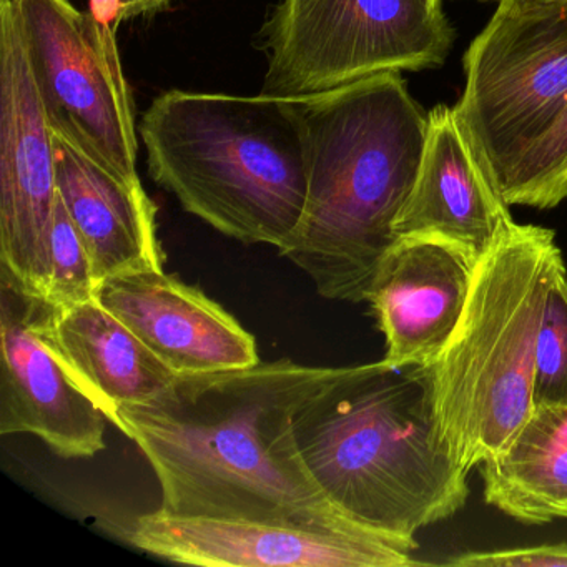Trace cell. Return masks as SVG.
<instances>
[{
    "instance_id": "cell-15",
    "label": "cell",
    "mask_w": 567,
    "mask_h": 567,
    "mask_svg": "<svg viewBox=\"0 0 567 567\" xmlns=\"http://www.w3.org/2000/svg\"><path fill=\"white\" fill-rule=\"evenodd\" d=\"M55 184L81 231L99 280L135 271L164 270L157 205L54 134Z\"/></svg>"
},
{
    "instance_id": "cell-10",
    "label": "cell",
    "mask_w": 567,
    "mask_h": 567,
    "mask_svg": "<svg viewBox=\"0 0 567 567\" xmlns=\"http://www.w3.org/2000/svg\"><path fill=\"white\" fill-rule=\"evenodd\" d=\"M131 543L172 563L205 567H410L416 540L360 526L331 527L254 517H137Z\"/></svg>"
},
{
    "instance_id": "cell-3",
    "label": "cell",
    "mask_w": 567,
    "mask_h": 567,
    "mask_svg": "<svg viewBox=\"0 0 567 567\" xmlns=\"http://www.w3.org/2000/svg\"><path fill=\"white\" fill-rule=\"evenodd\" d=\"M293 433L315 484L364 529L416 540L466 504L467 473L437 433L430 364L331 368Z\"/></svg>"
},
{
    "instance_id": "cell-11",
    "label": "cell",
    "mask_w": 567,
    "mask_h": 567,
    "mask_svg": "<svg viewBox=\"0 0 567 567\" xmlns=\"http://www.w3.org/2000/svg\"><path fill=\"white\" fill-rule=\"evenodd\" d=\"M54 305L0 267V434H32L62 457L105 450L109 420L49 341Z\"/></svg>"
},
{
    "instance_id": "cell-8",
    "label": "cell",
    "mask_w": 567,
    "mask_h": 567,
    "mask_svg": "<svg viewBox=\"0 0 567 567\" xmlns=\"http://www.w3.org/2000/svg\"><path fill=\"white\" fill-rule=\"evenodd\" d=\"M12 8L49 127L114 177L141 185L117 29L71 0H12Z\"/></svg>"
},
{
    "instance_id": "cell-20",
    "label": "cell",
    "mask_w": 567,
    "mask_h": 567,
    "mask_svg": "<svg viewBox=\"0 0 567 567\" xmlns=\"http://www.w3.org/2000/svg\"><path fill=\"white\" fill-rule=\"evenodd\" d=\"M534 406L567 404V270L550 285L537 338Z\"/></svg>"
},
{
    "instance_id": "cell-5",
    "label": "cell",
    "mask_w": 567,
    "mask_h": 567,
    "mask_svg": "<svg viewBox=\"0 0 567 567\" xmlns=\"http://www.w3.org/2000/svg\"><path fill=\"white\" fill-rule=\"evenodd\" d=\"M566 267L556 234L514 225L477 258L463 317L430 364L437 433L466 473L499 453L534 411L537 338Z\"/></svg>"
},
{
    "instance_id": "cell-4",
    "label": "cell",
    "mask_w": 567,
    "mask_h": 567,
    "mask_svg": "<svg viewBox=\"0 0 567 567\" xmlns=\"http://www.w3.org/2000/svg\"><path fill=\"white\" fill-rule=\"evenodd\" d=\"M155 184L244 244L280 250L300 224L308 177L290 102L168 91L142 117Z\"/></svg>"
},
{
    "instance_id": "cell-24",
    "label": "cell",
    "mask_w": 567,
    "mask_h": 567,
    "mask_svg": "<svg viewBox=\"0 0 567 567\" xmlns=\"http://www.w3.org/2000/svg\"><path fill=\"white\" fill-rule=\"evenodd\" d=\"M480 2H499V0H480Z\"/></svg>"
},
{
    "instance_id": "cell-7",
    "label": "cell",
    "mask_w": 567,
    "mask_h": 567,
    "mask_svg": "<svg viewBox=\"0 0 567 567\" xmlns=\"http://www.w3.org/2000/svg\"><path fill=\"white\" fill-rule=\"evenodd\" d=\"M454 105L494 181L567 111V0H499L464 54Z\"/></svg>"
},
{
    "instance_id": "cell-9",
    "label": "cell",
    "mask_w": 567,
    "mask_h": 567,
    "mask_svg": "<svg viewBox=\"0 0 567 567\" xmlns=\"http://www.w3.org/2000/svg\"><path fill=\"white\" fill-rule=\"evenodd\" d=\"M55 148L12 0H0V267L48 297Z\"/></svg>"
},
{
    "instance_id": "cell-16",
    "label": "cell",
    "mask_w": 567,
    "mask_h": 567,
    "mask_svg": "<svg viewBox=\"0 0 567 567\" xmlns=\"http://www.w3.org/2000/svg\"><path fill=\"white\" fill-rule=\"evenodd\" d=\"M49 341L69 377L109 423L118 408L151 403L178 378L97 298L54 307Z\"/></svg>"
},
{
    "instance_id": "cell-17",
    "label": "cell",
    "mask_w": 567,
    "mask_h": 567,
    "mask_svg": "<svg viewBox=\"0 0 567 567\" xmlns=\"http://www.w3.org/2000/svg\"><path fill=\"white\" fill-rule=\"evenodd\" d=\"M481 476L486 503L517 523L567 519V404L534 408Z\"/></svg>"
},
{
    "instance_id": "cell-12",
    "label": "cell",
    "mask_w": 567,
    "mask_h": 567,
    "mask_svg": "<svg viewBox=\"0 0 567 567\" xmlns=\"http://www.w3.org/2000/svg\"><path fill=\"white\" fill-rule=\"evenodd\" d=\"M477 258L446 238H398L367 297L386 341V363L437 360L463 317Z\"/></svg>"
},
{
    "instance_id": "cell-23",
    "label": "cell",
    "mask_w": 567,
    "mask_h": 567,
    "mask_svg": "<svg viewBox=\"0 0 567 567\" xmlns=\"http://www.w3.org/2000/svg\"><path fill=\"white\" fill-rule=\"evenodd\" d=\"M424 2H426V4L430 6V8L443 9L441 8V2H443V0H424Z\"/></svg>"
},
{
    "instance_id": "cell-19",
    "label": "cell",
    "mask_w": 567,
    "mask_h": 567,
    "mask_svg": "<svg viewBox=\"0 0 567 567\" xmlns=\"http://www.w3.org/2000/svg\"><path fill=\"white\" fill-rule=\"evenodd\" d=\"M99 280L91 251L75 227L62 198L55 197L51 231V277L48 300L68 308L97 298Z\"/></svg>"
},
{
    "instance_id": "cell-2",
    "label": "cell",
    "mask_w": 567,
    "mask_h": 567,
    "mask_svg": "<svg viewBox=\"0 0 567 567\" xmlns=\"http://www.w3.org/2000/svg\"><path fill=\"white\" fill-rule=\"evenodd\" d=\"M290 102L300 125L308 190L303 215L280 254L318 295L361 303L413 190L427 114L400 72L373 75Z\"/></svg>"
},
{
    "instance_id": "cell-22",
    "label": "cell",
    "mask_w": 567,
    "mask_h": 567,
    "mask_svg": "<svg viewBox=\"0 0 567 567\" xmlns=\"http://www.w3.org/2000/svg\"><path fill=\"white\" fill-rule=\"evenodd\" d=\"M171 2L172 0H91L89 11L117 29L122 22L164 11Z\"/></svg>"
},
{
    "instance_id": "cell-13",
    "label": "cell",
    "mask_w": 567,
    "mask_h": 567,
    "mask_svg": "<svg viewBox=\"0 0 567 567\" xmlns=\"http://www.w3.org/2000/svg\"><path fill=\"white\" fill-rule=\"evenodd\" d=\"M97 300L177 374L260 363L254 334L204 291L164 270L107 278Z\"/></svg>"
},
{
    "instance_id": "cell-21",
    "label": "cell",
    "mask_w": 567,
    "mask_h": 567,
    "mask_svg": "<svg viewBox=\"0 0 567 567\" xmlns=\"http://www.w3.org/2000/svg\"><path fill=\"white\" fill-rule=\"evenodd\" d=\"M454 567H567V544L466 553L444 560Z\"/></svg>"
},
{
    "instance_id": "cell-1",
    "label": "cell",
    "mask_w": 567,
    "mask_h": 567,
    "mask_svg": "<svg viewBox=\"0 0 567 567\" xmlns=\"http://www.w3.org/2000/svg\"><path fill=\"white\" fill-rule=\"evenodd\" d=\"M330 371L277 360L178 374L112 424L151 463L162 513L358 526L315 484L295 441V413Z\"/></svg>"
},
{
    "instance_id": "cell-18",
    "label": "cell",
    "mask_w": 567,
    "mask_h": 567,
    "mask_svg": "<svg viewBox=\"0 0 567 567\" xmlns=\"http://www.w3.org/2000/svg\"><path fill=\"white\" fill-rule=\"evenodd\" d=\"M507 205L557 207L567 200V111L556 127L497 181Z\"/></svg>"
},
{
    "instance_id": "cell-14",
    "label": "cell",
    "mask_w": 567,
    "mask_h": 567,
    "mask_svg": "<svg viewBox=\"0 0 567 567\" xmlns=\"http://www.w3.org/2000/svg\"><path fill=\"white\" fill-rule=\"evenodd\" d=\"M511 205L456 111L427 112V137L396 237H440L481 257L516 225Z\"/></svg>"
},
{
    "instance_id": "cell-6",
    "label": "cell",
    "mask_w": 567,
    "mask_h": 567,
    "mask_svg": "<svg viewBox=\"0 0 567 567\" xmlns=\"http://www.w3.org/2000/svg\"><path fill=\"white\" fill-rule=\"evenodd\" d=\"M454 32L424 0H278L255 39L267 55L260 95L313 97L386 72L443 64Z\"/></svg>"
}]
</instances>
